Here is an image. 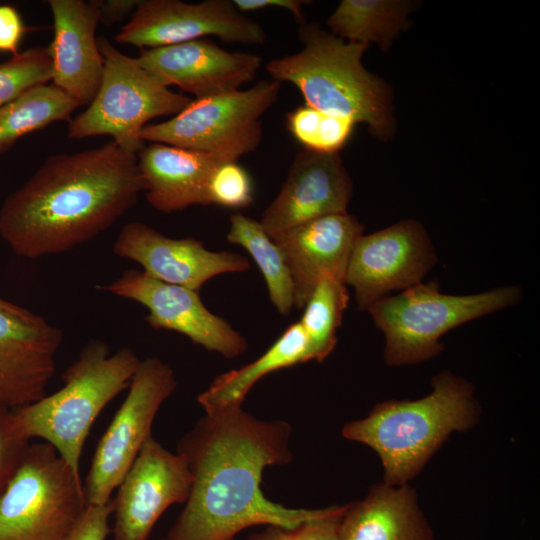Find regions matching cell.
Returning <instances> with one entry per match:
<instances>
[{"mask_svg":"<svg viewBox=\"0 0 540 540\" xmlns=\"http://www.w3.org/2000/svg\"><path fill=\"white\" fill-rule=\"evenodd\" d=\"M292 428L283 420H260L242 406L206 414L178 442L192 474L185 506L159 540H234L256 525L291 530L338 511L289 508L261 490L266 467L292 461Z\"/></svg>","mask_w":540,"mask_h":540,"instance_id":"6da1fadb","label":"cell"},{"mask_svg":"<svg viewBox=\"0 0 540 540\" xmlns=\"http://www.w3.org/2000/svg\"><path fill=\"white\" fill-rule=\"evenodd\" d=\"M137 154L110 141L50 156L0 209V236L26 259L62 254L123 216L143 192Z\"/></svg>","mask_w":540,"mask_h":540,"instance_id":"7a4b0ae2","label":"cell"},{"mask_svg":"<svg viewBox=\"0 0 540 540\" xmlns=\"http://www.w3.org/2000/svg\"><path fill=\"white\" fill-rule=\"evenodd\" d=\"M432 391L417 400L390 399L346 423L342 436L370 447L380 458L383 482L408 484L454 432L472 429L481 408L469 381L450 371L431 380Z\"/></svg>","mask_w":540,"mask_h":540,"instance_id":"3957f363","label":"cell"},{"mask_svg":"<svg viewBox=\"0 0 540 540\" xmlns=\"http://www.w3.org/2000/svg\"><path fill=\"white\" fill-rule=\"evenodd\" d=\"M303 48L266 64L272 80L297 87L305 105L365 123L379 138L392 132L391 93L362 65L368 45L345 41L312 22L300 25Z\"/></svg>","mask_w":540,"mask_h":540,"instance_id":"277c9868","label":"cell"},{"mask_svg":"<svg viewBox=\"0 0 540 540\" xmlns=\"http://www.w3.org/2000/svg\"><path fill=\"white\" fill-rule=\"evenodd\" d=\"M141 359L133 349L111 353L101 340L88 342L62 374L51 395L12 410L15 430L25 439L50 444L80 477V457L91 427L105 406L127 389Z\"/></svg>","mask_w":540,"mask_h":540,"instance_id":"5b68a950","label":"cell"},{"mask_svg":"<svg viewBox=\"0 0 540 540\" xmlns=\"http://www.w3.org/2000/svg\"><path fill=\"white\" fill-rule=\"evenodd\" d=\"M520 287L501 286L485 292L451 295L437 281L418 283L389 295L368 308L385 339L384 360L392 367L413 365L444 350L440 338L448 331L487 314L518 304Z\"/></svg>","mask_w":540,"mask_h":540,"instance_id":"8992f818","label":"cell"},{"mask_svg":"<svg viewBox=\"0 0 540 540\" xmlns=\"http://www.w3.org/2000/svg\"><path fill=\"white\" fill-rule=\"evenodd\" d=\"M87 506L81 478L54 447L29 444L0 495V540H66Z\"/></svg>","mask_w":540,"mask_h":540,"instance_id":"52a82bcc","label":"cell"},{"mask_svg":"<svg viewBox=\"0 0 540 540\" xmlns=\"http://www.w3.org/2000/svg\"><path fill=\"white\" fill-rule=\"evenodd\" d=\"M104 58L100 88L88 107L69 121L68 137L80 140L109 135L121 148L137 154L144 146L140 132L160 116H174L192 101L170 91L138 63L115 48L105 37L97 38Z\"/></svg>","mask_w":540,"mask_h":540,"instance_id":"ba28073f","label":"cell"},{"mask_svg":"<svg viewBox=\"0 0 540 540\" xmlns=\"http://www.w3.org/2000/svg\"><path fill=\"white\" fill-rule=\"evenodd\" d=\"M280 88L278 81L261 80L248 89L194 99L172 118L147 124L140 139L238 161L261 143V118L277 101Z\"/></svg>","mask_w":540,"mask_h":540,"instance_id":"9c48e42d","label":"cell"},{"mask_svg":"<svg viewBox=\"0 0 540 540\" xmlns=\"http://www.w3.org/2000/svg\"><path fill=\"white\" fill-rule=\"evenodd\" d=\"M177 380L172 367L158 357L141 360L126 398L98 441L83 483L88 505H105L131 467L146 440L161 405L173 394Z\"/></svg>","mask_w":540,"mask_h":540,"instance_id":"30bf717a","label":"cell"},{"mask_svg":"<svg viewBox=\"0 0 540 540\" xmlns=\"http://www.w3.org/2000/svg\"><path fill=\"white\" fill-rule=\"evenodd\" d=\"M437 262L432 241L416 220H402L354 243L345 284L354 289L360 310H368L393 291L422 282Z\"/></svg>","mask_w":540,"mask_h":540,"instance_id":"8fae6325","label":"cell"},{"mask_svg":"<svg viewBox=\"0 0 540 540\" xmlns=\"http://www.w3.org/2000/svg\"><path fill=\"white\" fill-rule=\"evenodd\" d=\"M205 36L224 42L262 45L264 28L229 0L186 3L180 0H140L131 19L115 36L120 44L141 49L175 45Z\"/></svg>","mask_w":540,"mask_h":540,"instance_id":"7c38bea8","label":"cell"},{"mask_svg":"<svg viewBox=\"0 0 540 540\" xmlns=\"http://www.w3.org/2000/svg\"><path fill=\"white\" fill-rule=\"evenodd\" d=\"M97 288L145 306L149 311L145 320L152 328L183 334L227 359L248 349L246 339L224 318L209 311L196 290L162 282L142 270H127Z\"/></svg>","mask_w":540,"mask_h":540,"instance_id":"4fadbf2b","label":"cell"},{"mask_svg":"<svg viewBox=\"0 0 540 540\" xmlns=\"http://www.w3.org/2000/svg\"><path fill=\"white\" fill-rule=\"evenodd\" d=\"M192 474L185 457L150 436L117 487L112 501L114 540H147L161 515L185 503Z\"/></svg>","mask_w":540,"mask_h":540,"instance_id":"5bb4252c","label":"cell"},{"mask_svg":"<svg viewBox=\"0 0 540 540\" xmlns=\"http://www.w3.org/2000/svg\"><path fill=\"white\" fill-rule=\"evenodd\" d=\"M62 341L44 317L0 310V406L14 410L47 395Z\"/></svg>","mask_w":540,"mask_h":540,"instance_id":"9a60e30c","label":"cell"},{"mask_svg":"<svg viewBox=\"0 0 540 540\" xmlns=\"http://www.w3.org/2000/svg\"><path fill=\"white\" fill-rule=\"evenodd\" d=\"M139 65L161 85H174L203 99L240 90L251 82L262 59L253 53L228 51L208 39L141 49Z\"/></svg>","mask_w":540,"mask_h":540,"instance_id":"2e32d148","label":"cell"},{"mask_svg":"<svg viewBox=\"0 0 540 540\" xmlns=\"http://www.w3.org/2000/svg\"><path fill=\"white\" fill-rule=\"evenodd\" d=\"M113 252L138 263L142 271L157 280L196 291L220 274L250 269L242 255L208 250L194 238H170L142 222L122 227Z\"/></svg>","mask_w":540,"mask_h":540,"instance_id":"e0dca14e","label":"cell"},{"mask_svg":"<svg viewBox=\"0 0 540 540\" xmlns=\"http://www.w3.org/2000/svg\"><path fill=\"white\" fill-rule=\"evenodd\" d=\"M353 183L339 153L300 150L259 221L270 237L307 221L347 213Z\"/></svg>","mask_w":540,"mask_h":540,"instance_id":"ac0fdd59","label":"cell"},{"mask_svg":"<svg viewBox=\"0 0 540 540\" xmlns=\"http://www.w3.org/2000/svg\"><path fill=\"white\" fill-rule=\"evenodd\" d=\"M363 232L360 221L347 212L319 217L271 237L291 273L296 308L304 307L322 278L345 283L354 243Z\"/></svg>","mask_w":540,"mask_h":540,"instance_id":"d6986e66","label":"cell"},{"mask_svg":"<svg viewBox=\"0 0 540 540\" xmlns=\"http://www.w3.org/2000/svg\"><path fill=\"white\" fill-rule=\"evenodd\" d=\"M54 38L49 45L52 84L79 106L89 105L103 78L104 58L95 32L100 23L99 0H49Z\"/></svg>","mask_w":540,"mask_h":540,"instance_id":"ffe728a7","label":"cell"},{"mask_svg":"<svg viewBox=\"0 0 540 540\" xmlns=\"http://www.w3.org/2000/svg\"><path fill=\"white\" fill-rule=\"evenodd\" d=\"M222 161L208 154L162 143L144 145L137 153V165L146 200L163 213L194 205H210L209 179Z\"/></svg>","mask_w":540,"mask_h":540,"instance_id":"44dd1931","label":"cell"},{"mask_svg":"<svg viewBox=\"0 0 540 540\" xmlns=\"http://www.w3.org/2000/svg\"><path fill=\"white\" fill-rule=\"evenodd\" d=\"M339 540H436L416 491L379 482L342 516Z\"/></svg>","mask_w":540,"mask_h":540,"instance_id":"7402d4cb","label":"cell"},{"mask_svg":"<svg viewBox=\"0 0 540 540\" xmlns=\"http://www.w3.org/2000/svg\"><path fill=\"white\" fill-rule=\"evenodd\" d=\"M308 361H312L309 342L300 323L295 322L256 360L218 375L198 395L197 402L206 414L242 406L248 392L265 375Z\"/></svg>","mask_w":540,"mask_h":540,"instance_id":"603a6c76","label":"cell"},{"mask_svg":"<svg viewBox=\"0 0 540 540\" xmlns=\"http://www.w3.org/2000/svg\"><path fill=\"white\" fill-rule=\"evenodd\" d=\"M412 4L399 0H343L327 19L331 33L343 40L386 50L402 29L408 27Z\"/></svg>","mask_w":540,"mask_h":540,"instance_id":"cb8c5ba5","label":"cell"},{"mask_svg":"<svg viewBox=\"0 0 540 540\" xmlns=\"http://www.w3.org/2000/svg\"><path fill=\"white\" fill-rule=\"evenodd\" d=\"M79 104L54 84L35 86L0 107V154L21 137L57 121H70Z\"/></svg>","mask_w":540,"mask_h":540,"instance_id":"d4e9b609","label":"cell"},{"mask_svg":"<svg viewBox=\"0 0 540 540\" xmlns=\"http://www.w3.org/2000/svg\"><path fill=\"white\" fill-rule=\"evenodd\" d=\"M226 239L249 252L265 279L271 303L280 314L288 315L295 307L291 273L282 251L260 222L235 213L230 216Z\"/></svg>","mask_w":540,"mask_h":540,"instance_id":"484cf974","label":"cell"},{"mask_svg":"<svg viewBox=\"0 0 540 540\" xmlns=\"http://www.w3.org/2000/svg\"><path fill=\"white\" fill-rule=\"evenodd\" d=\"M347 285L332 277L322 278L302 308L298 321L309 342L312 360L322 362L337 344V330L349 302Z\"/></svg>","mask_w":540,"mask_h":540,"instance_id":"4316f807","label":"cell"},{"mask_svg":"<svg viewBox=\"0 0 540 540\" xmlns=\"http://www.w3.org/2000/svg\"><path fill=\"white\" fill-rule=\"evenodd\" d=\"M355 122L302 105L287 114L286 126L304 149L337 153L349 139Z\"/></svg>","mask_w":540,"mask_h":540,"instance_id":"83f0119b","label":"cell"},{"mask_svg":"<svg viewBox=\"0 0 540 540\" xmlns=\"http://www.w3.org/2000/svg\"><path fill=\"white\" fill-rule=\"evenodd\" d=\"M51 77L49 46H37L12 55L0 63V107L31 88L48 83Z\"/></svg>","mask_w":540,"mask_h":540,"instance_id":"f1b7e54d","label":"cell"},{"mask_svg":"<svg viewBox=\"0 0 540 540\" xmlns=\"http://www.w3.org/2000/svg\"><path fill=\"white\" fill-rule=\"evenodd\" d=\"M210 205L245 208L253 202V185L248 172L237 161H222L208 183Z\"/></svg>","mask_w":540,"mask_h":540,"instance_id":"f546056e","label":"cell"},{"mask_svg":"<svg viewBox=\"0 0 540 540\" xmlns=\"http://www.w3.org/2000/svg\"><path fill=\"white\" fill-rule=\"evenodd\" d=\"M29 444L15 430L12 410L0 406V495L20 466Z\"/></svg>","mask_w":540,"mask_h":540,"instance_id":"4dcf8cb0","label":"cell"},{"mask_svg":"<svg viewBox=\"0 0 540 540\" xmlns=\"http://www.w3.org/2000/svg\"><path fill=\"white\" fill-rule=\"evenodd\" d=\"M112 511V500L105 505H88L66 540H106L111 532L109 518Z\"/></svg>","mask_w":540,"mask_h":540,"instance_id":"1f68e13d","label":"cell"},{"mask_svg":"<svg viewBox=\"0 0 540 540\" xmlns=\"http://www.w3.org/2000/svg\"><path fill=\"white\" fill-rule=\"evenodd\" d=\"M347 504L329 515L311 519L286 530L288 540H339L340 524Z\"/></svg>","mask_w":540,"mask_h":540,"instance_id":"d6a6232c","label":"cell"},{"mask_svg":"<svg viewBox=\"0 0 540 540\" xmlns=\"http://www.w3.org/2000/svg\"><path fill=\"white\" fill-rule=\"evenodd\" d=\"M25 30L18 11L10 5H0V51L17 54Z\"/></svg>","mask_w":540,"mask_h":540,"instance_id":"836d02e7","label":"cell"},{"mask_svg":"<svg viewBox=\"0 0 540 540\" xmlns=\"http://www.w3.org/2000/svg\"><path fill=\"white\" fill-rule=\"evenodd\" d=\"M232 2L241 13L269 7L285 9L293 15L300 25L306 22L303 7L310 3L304 0H234Z\"/></svg>","mask_w":540,"mask_h":540,"instance_id":"e575fe53","label":"cell"},{"mask_svg":"<svg viewBox=\"0 0 540 540\" xmlns=\"http://www.w3.org/2000/svg\"><path fill=\"white\" fill-rule=\"evenodd\" d=\"M139 0H106L99 1L100 23L111 26L128 15H132Z\"/></svg>","mask_w":540,"mask_h":540,"instance_id":"d590c367","label":"cell"},{"mask_svg":"<svg viewBox=\"0 0 540 540\" xmlns=\"http://www.w3.org/2000/svg\"><path fill=\"white\" fill-rule=\"evenodd\" d=\"M247 540H288L285 529L277 526H266L262 531L251 534Z\"/></svg>","mask_w":540,"mask_h":540,"instance_id":"8d00e7d4","label":"cell"},{"mask_svg":"<svg viewBox=\"0 0 540 540\" xmlns=\"http://www.w3.org/2000/svg\"><path fill=\"white\" fill-rule=\"evenodd\" d=\"M25 309L26 308L18 306L0 297V310L12 312V313H19V312L24 311Z\"/></svg>","mask_w":540,"mask_h":540,"instance_id":"74e56055","label":"cell"}]
</instances>
